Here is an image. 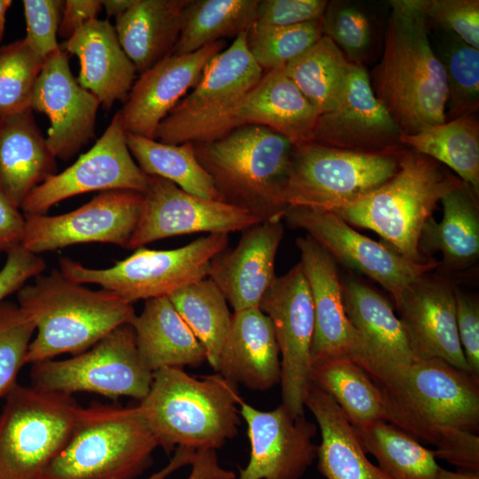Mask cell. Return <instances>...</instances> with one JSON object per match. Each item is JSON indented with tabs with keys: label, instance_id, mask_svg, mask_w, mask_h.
I'll return each instance as SVG.
<instances>
[{
	"label": "cell",
	"instance_id": "obj_3",
	"mask_svg": "<svg viewBox=\"0 0 479 479\" xmlns=\"http://www.w3.org/2000/svg\"><path fill=\"white\" fill-rule=\"evenodd\" d=\"M18 302L37 331L26 364L64 353L80 354L136 316L132 303L114 293L89 289L57 270L23 286L18 291Z\"/></svg>",
	"mask_w": 479,
	"mask_h": 479
},
{
	"label": "cell",
	"instance_id": "obj_4",
	"mask_svg": "<svg viewBox=\"0 0 479 479\" xmlns=\"http://www.w3.org/2000/svg\"><path fill=\"white\" fill-rule=\"evenodd\" d=\"M193 145L218 200L262 222L283 219L294 147L287 138L263 126L243 124L221 138Z\"/></svg>",
	"mask_w": 479,
	"mask_h": 479
},
{
	"label": "cell",
	"instance_id": "obj_33",
	"mask_svg": "<svg viewBox=\"0 0 479 479\" xmlns=\"http://www.w3.org/2000/svg\"><path fill=\"white\" fill-rule=\"evenodd\" d=\"M189 0H135L115 19L122 48L141 75L172 54Z\"/></svg>",
	"mask_w": 479,
	"mask_h": 479
},
{
	"label": "cell",
	"instance_id": "obj_29",
	"mask_svg": "<svg viewBox=\"0 0 479 479\" xmlns=\"http://www.w3.org/2000/svg\"><path fill=\"white\" fill-rule=\"evenodd\" d=\"M479 194L460 181L441 199L443 219L436 222L431 216L426 222L420 237L419 251L432 260L440 252L438 263L444 272H461L475 265L479 257Z\"/></svg>",
	"mask_w": 479,
	"mask_h": 479
},
{
	"label": "cell",
	"instance_id": "obj_56",
	"mask_svg": "<svg viewBox=\"0 0 479 479\" xmlns=\"http://www.w3.org/2000/svg\"><path fill=\"white\" fill-rule=\"evenodd\" d=\"M135 0H103L102 7L105 8L108 17L115 19L126 12Z\"/></svg>",
	"mask_w": 479,
	"mask_h": 479
},
{
	"label": "cell",
	"instance_id": "obj_42",
	"mask_svg": "<svg viewBox=\"0 0 479 479\" xmlns=\"http://www.w3.org/2000/svg\"><path fill=\"white\" fill-rule=\"evenodd\" d=\"M322 35V19L288 27L255 22L246 32V43L251 57L266 73L284 68Z\"/></svg>",
	"mask_w": 479,
	"mask_h": 479
},
{
	"label": "cell",
	"instance_id": "obj_49",
	"mask_svg": "<svg viewBox=\"0 0 479 479\" xmlns=\"http://www.w3.org/2000/svg\"><path fill=\"white\" fill-rule=\"evenodd\" d=\"M458 335L470 372L479 376V302L459 288L455 291Z\"/></svg>",
	"mask_w": 479,
	"mask_h": 479
},
{
	"label": "cell",
	"instance_id": "obj_15",
	"mask_svg": "<svg viewBox=\"0 0 479 479\" xmlns=\"http://www.w3.org/2000/svg\"><path fill=\"white\" fill-rule=\"evenodd\" d=\"M148 176L129 150L120 111L95 145L64 171L36 186L25 199L24 216L44 215L66 199L94 191L130 190L144 193Z\"/></svg>",
	"mask_w": 479,
	"mask_h": 479
},
{
	"label": "cell",
	"instance_id": "obj_51",
	"mask_svg": "<svg viewBox=\"0 0 479 479\" xmlns=\"http://www.w3.org/2000/svg\"><path fill=\"white\" fill-rule=\"evenodd\" d=\"M45 268V262L39 255L21 245L9 251L0 271V303L6 296L18 292L29 279L41 275Z\"/></svg>",
	"mask_w": 479,
	"mask_h": 479
},
{
	"label": "cell",
	"instance_id": "obj_46",
	"mask_svg": "<svg viewBox=\"0 0 479 479\" xmlns=\"http://www.w3.org/2000/svg\"><path fill=\"white\" fill-rule=\"evenodd\" d=\"M429 28L450 33L479 50L478 0H410Z\"/></svg>",
	"mask_w": 479,
	"mask_h": 479
},
{
	"label": "cell",
	"instance_id": "obj_7",
	"mask_svg": "<svg viewBox=\"0 0 479 479\" xmlns=\"http://www.w3.org/2000/svg\"><path fill=\"white\" fill-rule=\"evenodd\" d=\"M159 446L137 406L79 407L71 434L40 479H133Z\"/></svg>",
	"mask_w": 479,
	"mask_h": 479
},
{
	"label": "cell",
	"instance_id": "obj_8",
	"mask_svg": "<svg viewBox=\"0 0 479 479\" xmlns=\"http://www.w3.org/2000/svg\"><path fill=\"white\" fill-rule=\"evenodd\" d=\"M263 75L241 33L209 60L198 83L159 124L154 139L180 145L221 138L241 125L238 110Z\"/></svg>",
	"mask_w": 479,
	"mask_h": 479
},
{
	"label": "cell",
	"instance_id": "obj_11",
	"mask_svg": "<svg viewBox=\"0 0 479 479\" xmlns=\"http://www.w3.org/2000/svg\"><path fill=\"white\" fill-rule=\"evenodd\" d=\"M402 152H355L315 142L295 145L285 194L287 205L330 211L348 206L389 180L399 168Z\"/></svg>",
	"mask_w": 479,
	"mask_h": 479
},
{
	"label": "cell",
	"instance_id": "obj_5",
	"mask_svg": "<svg viewBox=\"0 0 479 479\" xmlns=\"http://www.w3.org/2000/svg\"><path fill=\"white\" fill-rule=\"evenodd\" d=\"M460 181L438 161L405 148L389 180L333 212L351 226L376 232L408 261L428 263L436 261L419 251L421 231L443 196Z\"/></svg>",
	"mask_w": 479,
	"mask_h": 479
},
{
	"label": "cell",
	"instance_id": "obj_30",
	"mask_svg": "<svg viewBox=\"0 0 479 479\" xmlns=\"http://www.w3.org/2000/svg\"><path fill=\"white\" fill-rule=\"evenodd\" d=\"M318 116L283 68L263 73L237 113L241 125L266 127L294 145L311 141Z\"/></svg>",
	"mask_w": 479,
	"mask_h": 479
},
{
	"label": "cell",
	"instance_id": "obj_45",
	"mask_svg": "<svg viewBox=\"0 0 479 479\" xmlns=\"http://www.w3.org/2000/svg\"><path fill=\"white\" fill-rule=\"evenodd\" d=\"M35 331V323L18 305L0 303V397L17 383Z\"/></svg>",
	"mask_w": 479,
	"mask_h": 479
},
{
	"label": "cell",
	"instance_id": "obj_1",
	"mask_svg": "<svg viewBox=\"0 0 479 479\" xmlns=\"http://www.w3.org/2000/svg\"><path fill=\"white\" fill-rule=\"evenodd\" d=\"M383 52L369 78L373 91L404 135L445 122L447 87L430 28L410 0H391Z\"/></svg>",
	"mask_w": 479,
	"mask_h": 479
},
{
	"label": "cell",
	"instance_id": "obj_36",
	"mask_svg": "<svg viewBox=\"0 0 479 479\" xmlns=\"http://www.w3.org/2000/svg\"><path fill=\"white\" fill-rule=\"evenodd\" d=\"M258 2L189 0L184 9L180 35L172 54H189L224 38L235 39L255 22Z\"/></svg>",
	"mask_w": 479,
	"mask_h": 479
},
{
	"label": "cell",
	"instance_id": "obj_52",
	"mask_svg": "<svg viewBox=\"0 0 479 479\" xmlns=\"http://www.w3.org/2000/svg\"><path fill=\"white\" fill-rule=\"evenodd\" d=\"M101 10L98 0L65 1L58 33L63 39H69L85 23L98 19Z\"/></svg>",
	"mask_w": 479,
	"mask_h": 479
},
{
	"label": "cell",
	"instance_id": "obj_23",
	"mask_svg": "<svg viewBox=\"0 0 479 479\" xmlns=\"http://www.w3.org/2000/svg\"><path fill=\"white\" fill-rule=\"evenodd\" d=\"M224 45L222 40L192 53L169 55L139 75L119 110L126 133L154 139L159 124L194 88L206 65Z\"/></svg>",
	"mask_w": 479,
	"mask_h": 479
},
{
	"label": "cell",
	"instance_id": "obj_26",
	"mask_svg": "<svg viewBox=\"0 0 479 479\" xmlns=\"http://www.w3.org/2000/svg\"><path fill=\"white\" fill-rule=\"evenodd\" d=\"M216 372L255 391L280 382L278 342L271 319L259 308L234 311Z\"/></svg>",
	"mask_w": 479,
	"mask_h": 479
},
{
	"label": "cell",
	"instance_id": "obj_2",
	"mask_svg": "<svg viewBox=\"0 0 479 479\" xmlns=\"http://www.w3.org/2000/svg\"><path fill=\"white\" fill-rule=\"evenodd\" d=\"M240 401L235 384L219 373L196 377L163 367L153 373L137 408L159 446L170 453L177 447L221 448L238 433Z\"/></svg>",
	"mask_w": 479,
	"mask_h": 479
},
{
	"label": "cell",
	"instance_id": "obj_31",
	"mask_svg": "<svg viewBox=\"0 0 479 479\" xmlns=\"http://www.w3.org/2000/svg\"><path fill=\"white\" fill-rule=\"evenodd\" d=\"M304 405L320 430L318 468L326 479H391L369 461L355 428L328 393L311 382Z\"/></svg>",
	"mask_w": 479,
	"mask_h": 479
},
{
	"label": "cell",
	"instance_id": "obj_55",
	"mask_svg": "<svg viewBox=\"0 0 479 479\" xmlns=\"http://www.w3.org/2000/svg\"><path fill=\"white\" fill-rule=\"evenodd\" d=\"M195 452L196 451L193 449L185 447L176 448L175 454L169 463L161 470L145 479H166L169 475L180 467L189 464L191 465L193 460Z\"/></svg>",
	"mask_w": 479,
	"mask_h": 479
},
{
	"label": "cell",
	"instance_id": "obj_27",
	"mask_svg": "<svg viewBox=\"0 0 479 479\" xmlns=\"http://www.w3.org/2000/svg\"><path fill=\"white\" fill-rule=\"evenodd\" d=\"M61 48L79 59L78 82L105 109H111L116 101H126L137 70L107 20L95 19L85 23Z\"/></svg>",
	"mask_w": 479,
	"mask_h": 479
},
{
	"label": "cell",
	"instance_id": "obj_17",
	"mask_svg": "<svg viewBox=\"0 0 479 479\" xmlns=\"http://www.w3.org/2000/svg\"><path fill=\"white\" fill-rule=\"evenodd\" d=\"M143 194V210L129 249L177 235L243 232L262 222L245 209L190 194L155 176H148Z\"/></svg>",
	"mask_w": 479,
	"mask_h": 479
},
{
	"label": "cell",
	"instance_id": "obj_38",
	"mask_svg": "<svg viewBox=\"0 0 479 479\" xmlns=\"http://www.w3.org/2000/svg\"><path fill=\"white\" fill-rule=\"evenodd\" d=\"M349 65L342 51L323 35L283 69L321 115L336 107Z\"/></svg>",
	"mask_w": 479,
	"mask_h": 479
},
{
	"label": "cell",
	"instance_id": "obj_41",
	"mask_svg": "<svg viewBox=\"0 0 479 479\" xmlns=\"http://www.w3.org/2000/svg\"><path fill=\"white\" fill-rule=\"evenodd\" d=\"M438 52L446 79L445 122L477 114L479 109V50L445 33Z\"/></svg>",
	"mask_w": 479,
	"mask_h": 479
},
{
	"label": "cell",
	"instance_id": "obj_35",
	"mask_svg": "<svg viewBox=\"0 0 479 479\" xmlns=\"http://www.w3.org/2000/svg\"><path fill=\"white\" fill-rule=\"evenodd\" d=\"M408 149L424 154L453 170L479 194V119L465 115L442 124L426 126L401 136Z\"/></svg>",
	"mask_w": 479,
	"mask_h": 479
},
{
	"label": "cell",
	"instance_id": "obj_37",
	"mask_svg": "<svg viewBox=\"0 0 479 479\" xmlns=\"http://www.w3.org/2000/svg\"><path fill=\"white\" fill-rule=\"evenodd\" d=\"M126 138L132 157L145 175L166 179L190 194L218 200L213 179L198 161L192 143L163 144L130 133Z\"/></svg>",
	"mask_w": 479,
	"mask_h": 479
},
{
	"label": "cell",
	"instance_id": "obj_43",
	"mask_svg": "<svg viewBox=\"0 0 479 479\" xmlns=\"http://www.w3.org/2000/svg\"><path fill=\"white\" fill-rule=\"evenodd\" d=\"M43 60L25 37L0 47V120L30 108Z\"/></svg>",
	"mask_w": 479,
	"mask_h": 479
},
{
	"label": "cell",
	"instance_id": "obj_50",
	"mask_svg": "<svg viewBox=\"0 0 479 479\" xmlns=\"http://www.w3.org/2000/svg\"><path fill=\"white\" fill-rule=\"evenodd\" d=\"M432 450L436 459H444L463 472L479 473V436L463 429H448Z\"/></svg>",
	"mask_w": 479,
	"mask_h": 479
},
{
	"label": "cell",
	"instance_id": "obj_40",
	"mask_svg": "<svg viewBox=\"0 0 479 479\" xmlns=\"http://www.w3.org/2000/svg\"><path fill=\"white\" fill-rule=\"evenodd\" d=\"M355 429L365 452L391 479H436L440 467L433 451L401 429L386 421Z\"/></svg>",
	"mask_w": 479,
	"mask_h": 479
},
{
	"label": "cell",
	"instance_id": "obj_12",
	"mask_svg": "<svg viewBox=\"0 0 479 479\" xmlns=\"http://www.w3.org/2000/svg\"><path fill=\"white\" fill-rule=\"evenodd\" d=\"M30 378L31 386L43 391L91 392L140 401L150 389L153 373L142 363L134 329L127 323L70 358L32 364Z\"/></svg>",
	"mask_w": 479,
	"mask_h": 479
},
{
	"label": "cell",
	"instance_id": "obj_21",
	"mask_svg": "<svg viewBox=\"0 0 479 479\" xmlns=\"http://www.w3.org/2000/svg\"><path fill=\"white\" fill-rule=\"evenodd\" d=\"M99 106V100L74 77L61 47L44 59L30 108L49 117L45 139L56 158L69 160L94 137Z\"/></svg>",
	"mask_w": 479,
	"mask_h": 479
},
{
	"label": "cell",
	"instance_id": "obj_25",
	"mask_svg": "<svg viewBox=\"0 0 479 479\" xmlns=\"http://www.w3.org/2000/svg\"><path fill=\"white\" fill-rule=\"evenodd\" d=\"M284 235L282 220L260 222L243 231L236 247L211 261L208 276L234 311L258 308L275 275Z\"/></svg>",
	"mask_w": 479,
	"mask_h": 479
},
{
	"label": "cell",
	"instance_id": "obj_6",
	"mask_svg": "<svg viewBox=\"0 0 479 479\" xmlns=\"http://www.w3.org/2000/svg\"><path fill=\"white\" fill-rule=\"evenodd\" d=\"M380 389L386 421L436 444L448 429L479 428V376L440 359L412 362Z\"/></svg>",
	"mask_w": 479,
	"mask_h": 479
},
{
	"label": "cell",
	"instance_id": "obj_13",
	"mask_svg": "<svg viewBox=\"0 0 479 479\" xmlns=\"http://www.w3.org/2000/svg\"><path fill=\"white\" fill-rule=\"evenodd\" d=\"M258 308L271 319L281 355L282 404L292 414L302 415L311 384L315 317L308 281L300 262L286 274L274 279Z\"/></svg>",
	"mask_w": 479,
	"mask_h": 479
},
{
	"label": "cell",
	"instance_id": "obj_24",
	"mask_svg": "<svg viewBox=\"0 0 479 479\" xmlns=\"http://www.w3.org/2000/svg\"><path fill=\"white\" fill-rule=\"evenodd\" d=\"M296 246L314 308L311 364L340 356L358 364L359 340L345 313L336 261L309 235L298 237Z\"/></svg>",
	"mask_w": 479,
	"mask_h": 479
},
{
	"label": "cell",
	"instance_id": "obj_32",
	"mask_svg": "<svg viewBox=\"0 0 479 479\" xmlns=\"http://www.w3.org/2000/svg\"><path fill=\"white\" fill-rule=\"evenodd\" d=\"M130 325L140 359L152 373L163 367L197 366L207 361L204 347L169 297L146 300Z\"/></svg>",
	"mask_w": 479,
	"mask_h": 479
},
{
	"label": "cell",
	"instance_id": "obj_18",
	"mask_svg": "<svg viewBox=\"0 0 479 479\" xmlns=\"http://www.w3.org/2000/svg\"><path fill=\"white\" fill-rule=\"evenodd\" d=\"M402 131L375 97L365 65L350 63L336 107L318 116L310 142L339 149L400 153Z\"/></svg>",
	"mask_w": 479,
	"mask_h": 479
},
{
	"label": "cell",
	"instance_id": "obj_54",
	"mask_svg": "<svg viewBox=\"0 0 479 479\" xmlns=\"http://www.w3.org/2000/svg\"><path fill=\"white\" fill-rule=\"evenodd\" d=\"M192 471L187 479H235L233 471L223 468L215 450L195 452L192 462Z\"/></svg>",
	"mask_w": 479,
	"mask_h": 479
},
{
	"label": "cell",
	"instance_id": "obj_44",
	"mask_svg": "<svg viewBox=\"0 0 479 479\" xmlns=\"http://www.w3.org/2000/svg\"><path fill=\"white\" fill-rule=\"evenodd\" d=\"M322 31L350 63L364 65L369 59L374 41L373 23L355 3L328 1L322 17Z\"/></svg>",
	"mask_w": 479,
	"mask_h": 479
},
{
	"label": "cell",
	"instance_id": "obj_22",
	"mask_svg": "<svg viewBox=\"0 0 479 479\" xmlns=\"http://www.w3.org/2000/svg\"><path fill=\"white\" fill-rule=\"evenodd\" d=\"M341 282L345 313L359 340L358 365L375 384H387L414 362L404 328L377 290L353 277Z\"/></svg>",
	"mask_w": 479,
	"mask_h": 479
},
{
	"label": "cell",
	"instance_id": "obj_10",
	"mask_svg": "<svg viewBox=\"0 0 479 479\" xmlns=\"http://www.w3.org/2000/svg\"><path fill=\"white\" fill-rule=\"evenodd\" d=\"M79 407L72 395L16 383L0 414V479H40L65 446Z\"/></svg>",
	"mask_w": 479,
	"mask_h": 479
},
{
	"label": "cell",
	"instance_id": "obj_16",
	"mask_svg": "<svg viewBox=\"0 0 479 479\" xmlns=\"http://www.w3.org/2000/svg\"><path fill=\"white\" fill-rule=\"evenodd\" d=\"M287 224L301 229L337 262L379 283L393 300L412 281L432 271L438 263H415L389 246L357 232L336 213L306 207H288L283 216Z\"/></svg>",
	"mask_w": 479,
	"mask_h": 479
},
{
	"label": "cell",
	"instance_id": "obj_53",
	"mask_svg": "<svg viewBox=\"0 0 479 479\" xmlns=\"http://www.w3.org/2000/svg\"><path fill=\"white\" fill-rule=\"evenodd\" d=\"M24 229V215L0 196V253L21 245Z\"/></svg>",
	"mask_w": 479,
	"mask_h": 479
},
{
	"label": "cell",
	"instance_id": "obj_47",
	"mask_svg": "<svg viewBox=\"0 0 479 479\" xmlns=\"http://www.w3.org/2000/svg\"><path fill=\"white\" fill-rule=\"evenodd\" d=\"M65 2L59 0H25L26 39L43 59L60 48L57 34Z\"/></svg>",
	"mask_w": 479,
	"mask_h": 479
},
{
	"label": "cell",
	"instance_id": "obj_28",
	"mask_svg": "<svg viewBox=\"0 0 479 479\" xmlns=\"http://www.w3.org/2000/svg\"><path fill=\"white\" fill-rule=\"evenodd\" d=\"M56 157L31 108L0 120V196L20 209L27 195L57 172Z\"/></svg>",
	"mask_w": 479,
	"mask_h": 479
},
{
	"label": "cell",
	"instance_id": "obj_39",
	"mask_svg": "<svg viewBox=\"0 0 479 479\" xmlns=\"http://www.w3.org/2000/svg\"><path fill=\"white\" fill-rule=\"evenodd\" d=\"M169 299L202 344L207 361L216 371L232 316L225 297L217 286L206 278L176 291Z\"/></svg>",
	"mask_w": 479,
	"mask_h": 479
},
{
	"label": "cell",
	"instance_id": "obj_9",
	"mask_svg": "<svg viewBox=\"0 0 479 479\" xmlns=\"http://www.w3.org/2000/svg\"><path fill=\"white\" fill-rule=\"evenodd\" d=\"M229 234L213 233L169 250L137 248L105 269H93L69 257L59 259L60 272L78 284H95L124 301L169 297L208 278L211 261L226 249Z\"/></svg>",
	"mask_w": 479,
	"mask_h": 479
},
{
	"label": "cell",
	"instance_id": "obj_58",
	"mask_svg": "<svg viewBox=\"0 0 479 479\" xmlns=\"http://www.w3.org/2000/svg\"><path fill=\"white\" fill-rule=\"evenodd\" d=\"M11 5V0H0V43L4 30L5 14Z\"/></svg>",
	"mask_w": 479,
	"mask_h": 479
},
{
	"label": "cell",
	"instance_id": "obj_19",
	"mask_svg": "<svg viewBox=\"0 0 479 479\" xmlns=\"http://www.w3.org/2000/svg\"><path fill=\"white\" fill-rule=\"evenodd\" d=\"M430 272L412 281L394 299L413 360L440 359L471 373L457 330V287L447 276Z\"/></svg>",
	"mask_w": 479,
	"mask_h": 479
},
{
	"label": "cell",
	"instance_id": "obj_20",
	"mask_svg": "<svg viewBox=\"0 0 479 479\" xmlns=\"http://www.w3.org/2000/svg\"><path fill=\"white\" fill-rule=\"evenodd\" d=\"M239 405L250 442L249 461L239 479H300L317 457L318 427L282 404L268 412L242 399Z\"/></svg>",
	"mask_w": 479,
	"mask_h": 479
},
{
	"label": "cell",
	"instance_id": "obj_34",
	"mask_svg": "<svg viewBox=\"0 0 479 479\" xmlns=\"http://www.w3.org/2000/svg\"><path fill=\"white\" fill-rule=\"evenodd\" d=\"M310 380L334 398L353 427L386 421L380 389L351 357H331L313 362Z\"/></svg>",
	"mask_w": 479,
	"mask_h": 479
},
{
	"label": "cell",
	"instance_id": "obj_14",
	"mask_svg": "<svg viewBox=\"0 0 479 479\" xmlns=\"http://www.w3.org/2000/svg\"><path fill=\"white\" fill-rule=\"evenodd\" d=\"M144 207V194L130 190L100 192L83 206L58 216H24L21 246L39 255L81 243L127 248Z\"/></svg>",
	"mask_w": 479,
	"mask_h": 479
},
{
	"label": "cell",
	"instance_id": "obj_57",
	"mask_svg": "<svg viewBox=\"0 0 479 479\" xmlns=\"http://www.w3.org/2000/svg\"><path fill=\"white\" fill-rule=\"evenodd\" d=\"M436 479H479V473L452 472L440 467Z\"/></svg>",
	"mask_w": 479,
	"mask_h": 479
},
{
	"label": "cell",
	"instance_id": "obj_48",
	"mask_svg": "<svg viewBox=\"0 0 479 479\" xmlns=\"http://www.w3.org/2000/svg\"><path fill=\"white\" fill-rule=\"evenodd\" d=\"M327 4L326 0H259L255 23L288 27L320 20Z\"/></svg>",
	"mask_w": 479,
	"mask_h": 479
}]
</instances>
